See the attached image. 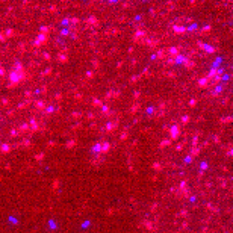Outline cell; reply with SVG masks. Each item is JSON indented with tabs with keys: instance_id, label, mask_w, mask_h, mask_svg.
I'll list each match as a JSON object with an SVG mask.
<instances>
[{
	"instance_id": "6da1fadb",
	"label": "cell",
	"mask_w": 233,
	"mask_h": 233,
	"mask_svg": "<svg viewBox=\"0 0 233 233\" xmlns=\"http://www.w3.org/2000/svg\"><path fill=\"white\" fill-rule=\"evenodd\" d=\"M203 47H204L207 52H214V47H211V45H203Z\"/></svg>"
}]
</instances>
